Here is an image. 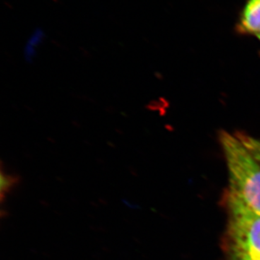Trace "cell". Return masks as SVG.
Returning <instances> with one entry per match:
<instances>
[{
  "mask_svg": "<svg viewBox=\"0 0 260 260\" xmlns=\"http://www.w3.org/2000/svg\"><path fill=\"white\" fill-rule=\"evenodd\" d=\"M220 143L229 171V193L260 213L259 162L235 135L221 132Z\"/></svg>",
  "mask_w": 260,
  "mask_h": 260,
  "instance_id": "cell-1",
  "label": "cell"
},
{
  "mask_svg": "<svg viewBox=\"0 0 260 260\" xmlns=\"http://www.w3.org/2000/svg\"><path fill=\"white\" fill-rule=\"evenodd\" d=\"M225 249L228 260L260 258V213L228 192Z\"/></svg>",
  "mask_w": 260,
  "mask_h": 260,
  "instance_id": "cell-2",
  "label": "cell"
},
{
  "mask_svg": "<svg viewBox=\"0 0 260 260\" xmlns=\"http://www.w3.org/2000/svg\"><path fill=\"white\" fill-rule=\"evenodd\" d=\"M237 30L243 35L256 36L260 30V0H247L237 24Z\"/></svg>",
  "mask_w": 260,
  "mask_h": 260,
  "instance_id": "cell-3",
  "label": "cell"
},
{
  "mask_svg": "<svg viewBox=\"0 0 260 260\" xmlns=\"http://www.w3.org/2000/svg\"><path fill=\"white\" fill-rule=\"evenodd\" d=\"M20 177L16 174H9L4 172L3 164H1L0 172V200L4 203L7 195L10 194L12 189L20 183Z\"/></svg>",
  "mask_w": 260,
  "mask_h": 260,
  "instance_id": "cell-4",
  "label": "cell"
},
{
  "mask_svg": "<svg viewBox=\"0 0 260 260\" xmlns=\"http://www.w3.org/2000/svg\"><path fill=\"white\" fill-rule=\"evenodd\" d=\"M236 136L247 149L248 151L260 164V138H254L245 133H236Z\"/></svg>",
  "mask_w": 260,
  "mask_h": 260,
  "instance_id": "cell-5",
  "label": "cell"
},
{
  "mask_svg": "<svg viewBox=\"0 0 260 260\" xmlns=\"http://www.w3.org/2000/svg\"><path fill=\"white\" fill-rule=\"evenodd\" d=\"M256 38H257L258 39H259V42H260V30H259V32H258V34H256Z\"/></svg>",
  "mask_w": 260,
  "mask_h": 260,
  "instance_id": "cell-6",
  "label": "cell"
},
{
  "mask_svg": "<svg viewBox=\"0 0 260 260\" xmlns=\"http://www.w3.org/2000/svg\"><path fill=\"white\" fill-rule=\"evenodd\" d=\"M256 260H260V258H259V259H256Z\"/></svg>",
  "mask_w": 260,
  "mask_h": 260,
  "instance_id": "cell-7",
  "label": "cell"
}]
</instances>
